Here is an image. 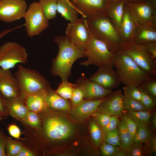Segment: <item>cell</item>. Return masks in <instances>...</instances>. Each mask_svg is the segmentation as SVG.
Listing matches in <instances>:
<instances>
[{"mask_svg": "<svg viewBox=\"0 0 156 156\" xmlns=\"http://www.w3.org/2000/svg\"><path fill=\"white\" fill-rule=\"evenodd\" d=\"M54 41L58 46L59 51L52 61L51 73L60 77L62 81L68 80L74 62L79 58L86 57L84 50L75 47L66 36H56Z\"/></svg>", "mask_w": 156, "mask_h": 156, "instance_id": "6da1fadb", "label": "cell"}, {"mask_svg": "<svg viewBox=\"0 0 156 156\" xmlns=\"http://www.w3.org/2000/svg\"><path fill=\"white\" fill-rule=\"evenodd\" d=\"M113 51V64L121 83L139 87L150 78L120 48Z\"/></svg>", "mask_w": 156, "mask_h": 156, "instance_id": "7a4b0ae2", "label": "cell"}, {"mask_svg": "<svg viewBox=\"0 0 156 156\" xmlns=\"http://www.w3.org/2000/svg\"><path fill=\"white\" fill-rule=\"evenodd\" d=\"M86 19L91 34L104 42L109 50L120 48L122 41L119 34L107 14Z\"/></svg>", "mask_w": 156, "mask_h": 156, "instance_id": "3957f363", "label": "cell"}, {"mask_svg": "<svg viewBox=\"0 0 156 156\" xmlns=\"http://www.w3.org/2000/svg\"><path fill=\"white\" fill-rule=\"evenodd\" d=\"M14 75L19 86L20 97L44 94L51 87L50 82L38 71L21 65H18Z\"/></svg>", "mask_w": 156, "mask_h": 156, "instance_id": "277c9868", "label": "cell"}, {"mask_svg": "<svg viewBox=\"0 0 156 156\" xmlns=\"http://www.w3.org/2000/svg\"><path fill=\"white\" fill-rule=\"evenodd\" d=\"M84 52L88 58L86 61L80 62V65L87 66L94 64L99 67L106 66L113 68V51L109 50L104 42L91 34Z\"/></svg>", "mask_w": 156, "mask_h": 156, "instance_id": "5b68a950", "label": "cell"}, {"mask_svg": "<svg viewBox=\"0 0 156 156\" xmlns=\"http://www.w3.org/2000/svg\"><path fill=\"white\" fill-rule=\"evenodd\" d=\"M120 48L150 77H156V61L144 44L133 40L122 42Z\"/></svg>", "mask_w": 156, "mask_h": 156, "instance_id": "8992f818", "label": "cell"}, {"mask_svg": "<svg viewBox=\"0 0 156 156\" xmlns=\"http://www.w3.org/2000/svg\"><path fill=\"white\" fill-rule=\"evenodd\" d=\"M28 57L26 49L20 44L6 42L0 47V67L8 70L13 68L17 64H26Z\"/></svg>", "mask_w": 156, "mask_h": 156, "instance_id": "52a82bcc", "label": "cell"}, {"mask_svg": "<svg viewBox=\"0 0 156 156\" xmlns=\"http://www.w3.org/2000/svg\"><path fill=\"white\" fill-rule=\"evenodd\" d=\"M24 18L25 20L24 25L29 37L40 34L49 26V20L39 2H34L30 5Z\"/></svg>", "mask_w": 156, "mask_h": 156, "instance_id": "ba28073f", "label": "cell"}, {"mask_svg": "<svg viewBox=\"0 0 156 156\" xmlns=\"http://www.w3.org/2000/svg\"><path fill=\"white\" fill-rule=\"evenodd\" d=\"M133 20L138 25L156 28V7L148 0L125 3Z\"/></svg>", "mask_w": 156, "mask_h": 156, "instance_id": "9c48e42d", "label": "cell"}, {"mask_svg": "<svg viewBox=\"0 0 156 156\" xmlns=\"http://www.w3.org/2000/svg\"><path fill=\"white\" fill-rule=\"evenodd\" d=\"M65 36L76 47L84 50L91 37L85 18L78 19L73 23H69L65 32Z\"/></svg>", "mask_w": 156, "mask_h": 156, "instance_id": "30bf717a", "label": "cell"}, {"mask_svg": "<svg viewBox=\"0 0 156 156\" xmlns=\"http://www.w3.org/2000/svg\"><path fill=\"white\" fill-rule=\"evenodd\" d=\"M82 17L92 18L107 14L109 0H68Z\"/></svg>", "mask_w": 156, "mask_h": 156, "instance_id": "8fae6325", "label": "cell"}, {"mask_svg": "<svg viewBox=\"0 0 156 156\" xmlns=\"http://www.w3.org/2000/svg\"><path fill=\"white\" fill-rule=\"evenodd\" d=\"M27 6L25 0H0V20L10 23L24 17Z\"/></svg>", "mask_w": 156, "mask_h": 156, "instance_id": "7c38bea8", "label": "cell"}, {"mask_svg": "<svg viewBox=\"0 0 156 156\" xmlns=\"http://www.w3.org/2000/svg\"><path fill=\"white\" fill-rule=\"evenodd\" d=\"M124 95L120 89L112 92L100 104L96 112L111 116L120 115L125 110Z\"/></svg>", "mask_w": 156, "mask_h": 156, "instance_id": "4fadbf2b", "label": "cell"}, {"mask_svg": "<svg viewBox=\"0 0 156 156\" xmlns=\"http://www.w3.org/2000/svg\"><path fill=\"white\" fill-rule=\"evenodd\" d=\"M89 79L108 90H112L121 83L116 71L109 66L99 67L97 71Z\"/></svg>", "mask_w": 156, "mask_h": 156, "instance_id": "5bb4252c", "label": "cell"}, {"mask_svg": "<svg viewBox=\"0 0 156 156\" xmlns=\"http://www.w3.org/2000/svg\"><path fill=\"white\" fill-rule=\"evenodd\" d=\"M83 91L84 98L87 100H99L107 97L112 90L103 88L95 82L85 77H82L76 81L75 84Z\"/></svg>", "mask_w": 156, "mask_h": 156, "instance_id": "9a60e30c", "label": "cell"}, {"mask_svg": "<svg viewBox=\"0 0 156 156\" xmlns=\"http://www.w3.org/2000/svg\"><path fill=\"white\" fill-rule=\"evenodd\" d=\"M0 92L7 99L20 95L18 81L10 69L0 68Z\"/></svg>", "mask_w": 156, "mask_h": 156, "instance_id": "2e32d148", "label": "cell"}, {"mask_svg": "<svg viewBox=\"0 0 156 156\" xmlns=\"http://www.w3.org/2000/svg\"><path fill=\"white\" fill-rule=\"evenodd\" d=\"M137 25L132 18L127 6L125 4L123 13L118 34L122 43L133 40Z\"/></svg>", "mask_w": 156, "mask_h": 156, "instance_id": "e0dca14e", "label": "cell"}, {"mask_svg": "<svg viewBox=\"0 0 156 156\" xmlns=\"http://www.w3.org/2000/svg\"><path fill=\"white\" fill-rule=\"evenodd\" d=\"M105 98L99 100H83L78 105L74 106L71 110L70 113L76 119H84L96 112L99 105Z\"/></svg>", "mask_w": 156, "mask_h": 156, "instance_id": "ac0fdd59", "label": "cell"}, {"mask_svg": "<svg viewBox=\"0 0 156 156\" xmlns=\"http://www.w3.org/2000/svg\"><path fill=\"white\" fill-rule=\"evenodd\" d=\"M4 102L9 115L19 122L25 118L29 110L20 96L5 98Z\"/></svg>", "mask_w": 156, "mask_h": 156, "instance_id": "d6986e66", "label": "cell"}, {"mask_svg": "<svg viewBox=\"0 0 156 156\" xmlns=\"http://www.w3.org/2000/svg\"><path fill=\"white\" fill-rule=\"evenodd\" d=\"M47 107L53 110L68 111L70 109L68 101L50 87L44 94Z\"/></svg>", "mask_w": 156, "mask_h": 156, "instance_id": "ffe728a7", "label": "cell"}, {"mask_svg": "<svg viewBox=\"0 0 156 156\" xmlns=\"http://www.w3.org/2000/svg\"><path fill=\"white\" fill-rule=\"evenodd\" d=\"M125 0H109L107 15L109 18L118 32L123 13Z\"/></svg>", "mask_w": 156, "mask_h": 156, "instance_id": "44dd1931", "label": "cell"}, {"mask_svg": "<svg viewBox=\"0 0 156 156\" xmlns=\"http://www.w3.org/2000/svg\"><path fill=\"white\" fill-rule=\"evenodd\" d=\"M133 40L144 45L149 42H156V28L146 25H137Z\"/></svg>", "mask_w": 156, "mask_h": 156, "instance_id": "7402d4cb", "label": "cell"}, {"mask_svg": "<svg viewBox=\"0 0 156 156\" xmlns=\"http://www.w3.org/2000/svg\"><path fill=\"white\" fill-rule=\"evenodd\" d=\"M29 110L38 113L47 107L43 94H38L20 97Z\"/></svg>", "mask_w": 156, "mask_h": 156, "instance_id": "603a6c76", "label": "cell"}, {"mask_svg": "<svg viewBox=\"0 0 156 156\" xmlns=\"http://www.w3.org/2000/svg\"><path fill=\"white\" fill-rule=\"evenodd\" d=\"M57 12L70 23L78 19L79 13L68 0H57Z\"/></svg>", "mask_w": 156, "mask_h": 156, "instance_id": "cb8c5ba5", "label": "cell"}, {"mask_svg": "<svg viewBox=\"0 0 156 156\" xmlns=\"http://www.w3.org/2000/svg\"><path fill=\"white\" fill-rule=\"evenodd\" d=\"M117 127L120 142V147L121 149L129 150L131 148L133 141L122 118L120 121L119 120Z\"/></svg>", "mask_w": 156, "mask_h": 156, "instance_id": "d4e9b609", "label": "cell"}, {"mask_svg": "<svg viewBox=\"0 0 156 156\" xmlns=\"http://www.w3.org/2000/svg\"><path fill=\"white\" fill-rule=\"evenodd\" d=\"M135 122L137 125L138 129L133 142L145 144L148 141L153 134L152 131V129L149 126V124Z\"/></svg>", "mask_w": 156, "mask_h": 156, "instance_id": "484cf974", "label": "cell"}, {"mask_svg": "<svg viewBox=\"0 0 156 156\" xmlns=\"http://www.w3.org/2000/svg\"><path fill=\"white\" fill-rule=\"evenodd\" d=\"M57 1V0H39V3L48 20L56 17Z\"/></svg>", "mask_w": 156, "mask_h": 156, "instance_id": "4316f807", "label": "cell"}, {"mask_svg": "<svg viewBox=\"0 0 156 156\" xmlns=\"http://www.w3.org/2000/svg\"><path fill=\"white\" fill-rule=\"evenodd\" d=\"M90 130L93 144L96 147L100 146L103 140L102 129L94 118L90 122Z\"/></svg>", "mask_w": 156, "mask_h": 156, "instance_id": "83f0119b", "label": "cell"}, {"mask_svg": "<svg viewBox=\"0 0 156 156\" xmlns=\"http://www.w3.org/2000/svg\"><path fill=\"white\" fill-rule=\"evenodd\" d=\"M124 109L131 112L148 111L142 102L129 95L124 94Z\"/></svg>", "mask_w": 156, "mask_h": 156, "instance_id": "f1b7e54d", "label": "cell"}, {"mask_svg": "<svg viewBox=\"0 0 156 156\" xmlns=\"http://www.w3.org/2000/svg\"><path fill=\"white\" fill-rule=\"evenodd\" d=\"M24 146L21 141L13 140L7 136L5 145L6 156H16Z\"/></svg>", "mask_w": 156, "mask_h": 156, "instance_id": "f546056e", "label": "cell"}, {"mask_svg": "<svg viewBox=\"0 0 156 156\" xmlns=\"http://www.w3.org/2000/svg\"><path fill=\"white\" fill-rule=\"evenodd\" d=\"M76 84L69 82L68 80L62 81L55 92L61 96L65 99H70Z\"/></svg>", "mask_w": 156, "mask_h": 156, "instance_id": "4dcf8cb0", "label": "cell"}, {"mask_svg": "<svg viewBox=\"0 0 156 156\" xmlns=\"http://www.w3.org/2000/svg\"><path fill=\"white\" fill-rule=\"evenodd\" d=\"M152 112L148 111L131 112L127 111L125 113L135 122L149 124Z\"/></svg>", "mask_w": 156, "mask_h": 156, "instance_id": "1f68e13d", "label": "cell"}, {"mask_svg": "<svg viewBox=\"0 0 156 156\" xmlns=\"http://www.w3.org/2000/svg\"><path fill=\"white\" fill-rule=\"evenodd\" d=\"M20 122L36 129H39L41 125V120L38 114L29 110L25 118Z\"/></svg>", "mask_w": 156, "mask_h": 156, "instance_id": "d6a6232c", "label": "cell"}, {"mask_svg": "<svg viewBox=\"0 0 156 156\" xmlns=\"http://www.w3.org/2000/svg\"><path fill=\"white\" fill-rule=\"evenodd\" d=\"M142 93L141 101L147 110L152 112L156 105V99L153 97L141 87H139Z\"/></svg>", "mask_w": 156, "mask_h": 156, "instance_id": "836d02e7", "label": "cell"}, {"mask_svg": "<svg viewBox=\"0 0 156 156\" xmlns=\"http://www.w3.org/2000/svg\"><path fill=\"white\" fill-rule=\"evenodd\" d=\"M103 140L108 144L120 146V142L118 127L108 132Z\"/></svg>", "mask_w": 156, "mask_h": 156, "instance_id": "e575fe53", "label": "cell"}, {"mask_svg": "<svg viewBox=\"0 0 156 156\" xmlns=\"http://www.w3.org/2000/svg\"><path fill=\"white\" fill-rule=\"evenodd\" d=\"M100 149L102 154L105 156H116L120 150V147L106 142L104 141L100 145Z\"/></svg>", "mask_w": 156, "mask_h": 156, "instance_id": "d590c367", "label": "cell"}, {"mask_svg": "<svg viewBox=\"0 0 156 156\" xmlns=\"http://www.w3.org/2000/svg\"><path fill=\"white\" fill-rule=\"evenodd\" d=\"M140 86L143 88L151 96L156 99V78L151 77Z\"/></svg>", "mask_w": 156, "mask_h": 156, "instance_id": "8d00e7d4", "label": "cell"}, {"mask_svg": "<svg viewBox=\"0 0 156 156\" xmlns=\"http://www.w3.org/2000/svg\"><path fill=\"white\" fill-rule=\"evenodd\" d=\"M124 94L130 96L141 101L142 93L139 87L134 86H125L123 87Z\"/></svg>", "mask_w": 156, "mask_h": 156, "instance_id": "74e56055", "label": "cell"}, {"mask_svg": "<svg viewBox=\"0 0 156 156\" xmlns=\"http://www.w3.org/2000/svg\"><path fill=\"white\" fill-rule=\"evenodd\" d=\"M144 146L143 150L144 156L151 155L156 152V137L153 133L148 141Z\"/></svg>", "mask_w": 156, "mask_h": 156, "instance_id": "f35d334b", "label": "cell"}, {"mask_svg": "<svg viewBox=\"0 0 156 156\" xmlns=\"http://www.w3.org/2000/svg\"><path fill=\"white\" fill-rule=\"evenodd\" d=\"M127 127L131 134L132 139L134 138L138 129V127L136 122L126 114L122 116Z\"/></svg>", "mask_w": 156, "mask_h": 156, "instance_id": "ab89813d", "label": "cell"}, {"mask_svg": "<svg viewBox=\"0 0 156 156\" xmlns=\"http://www.w3.org/2000/svg\"><path fill=\"white\" fill-rule=\"evenodd\" d=\"M84 95L83 92L76 85L70 99L73 105L74 106L78 105L84 100Z\"/></svg>", "mask_w": 156, "mask_h": 156, "instance_id": "60d3db41", "label": "cell"}, {"mask_svg": "<svg viewBox=\"0 0 156 156\" xmlns=\"http://www.w3.org/2000/svg\"><path fill=\"white\" fill-rule=\"evenodd\" d=\"M143 143L133 142L131 148L128 150V156H144Z\"/></svg>", "mask_w": 156, "mask_h": 156, "instance_id": "b9f144b4", "label": "cell"}, {"mask_svg": "<svg viewBox=\"0 0 156 156\" xmlns=\"http://www.w3.org/2000/svg\"><path fill=\"white\" fill-rule=\"evenodd\" d=\"M93 115L102 128L105 127L110 121L111 116L99 112H96Z\"/></svg>", "mask_w": 156, "mask_h": 156, "instance_id": "7bdbcfd3", "label": "cell"}, {"mask_svg": "<svg viewBox=\"0 0 156 156\" xmlns=\"http://www.w3.org/2000/svg\"><path fill=\"white\" fill-rule=\"evenodd\" d=\"M118 116L115 115L111 116L109 123L105 127L102 128L103 139L108 132L117 127L119 121Z\"/></svg>", "mask_w": 156, "mask_h": 156, "instance_id": "ee69618b", "label": "cell"}, {"mask_svg": "<svg viewBox=\"0 0 156 156\" xmlns=\"http://www.w3.org/2000/svg\"><path fill=\"white\" fill-rule=\"evenodd\" d=\"M8 131L11 136L18 140H21V131L19 128L16 125L13 124L10 125L8 127Z\"/></svg>", "mask_w": 156, "mask_h": 156, "instance_id": "f6af8a7d", "label": "cell"}, {"mask_svg": "<svg viewBox=\"0 0 156 156\" xmlns=\"http://www.w3.org/2000/svg\"><path fill=\"white\" fill-rule=\"evenodd\" d=\"M7 135L4 132L0 131V156H6L5 145L7 138Z\"/></svg>", "mask_w": 156, "mask_h": 156, "instance_id": "bcb514c9", "label": "cell"}, {"mask_svg": "<svg viewBox=\"0 0 156 156\" xmlns=\"http://www.w3.org/2000/svg\"><path fill=\"white\" fill-rule=\"evenodd\" d=\"M5 98L0 92V117L5 118L9 115L5 104Z\"/></svg>", "mask_w": 156, "mask_h": 156, "instance_id": "7dc6e473", "label": "cell"}, {"mask_svg": "<svg viewBox=\"0 0 156 156\" xmlns=\"http://www.w3.org/2000/svg\"><path fill=\"white\" fill-rule=\"evenodd\" d=\"M147 51L155 59H156V42H151L144 44Z\"/></svg>", "mask_w": 156, "mask_h": 156, "instance_id": "c3c4849f", "label": "cell"}, {"mask_svg": "<svg viewBox=\"0 0 156 156\" xmlns=\"http://www.w3.org/2000/svg\"><path fill=\"white\" fill-rule=\"evenodd\" d=\"M16 156H36L32 151L24 146Z\"/></svg>", "mask_w": 156, "mask_h": 156, "instance_id": "681fc988", "label": "cell"}, {"mask_svg": "<svg viewBox=\"0 0 156 156\" xmlns=\"http://www.w3.org/2000/svg\"><path fill=\"white\" fill-rule=\"evenodd\" d=\"M149 124L153 130H155L156 129V114L155 112L152 113L151 117Z\"/></svg>", "mask_w": 156, "mask_h": 156, "instance_id": "f907efd6", "label": "cell"}, {"mask_svg": "<svg viewBox=\"0 0 156 156\" xmlns=\"http://www.w3.org/2000/svg\"><path fill=\"white\" fill-rule=\"evenodd\" d=\"M24 25H21L19 26H17L16 27L13 28L12 29H7L4 30L3 31L0 32V39L5 35L7 34L8 33L10 32L13 30L19 28L22 26H23Z\"/></svg>", "mask_w": 156, "mask_h": 156, "instance_id": "816d5d0a", "label": "cell"}, {"mask_svg": "<svg viewBox=\"0 0 156 156\" xmlns=\"http://www.w3.org/2000/svg\"><path fill=\"white\" fill-rule=\"evenodd\" d=\"M128 150L121 148L116 156H128Z\"/></svg>", "mask_w": 156, "mask_h": 156, "instance_id": "f5cc1de1", "label": "cell"}, {"mask_svg": "<svg viewBox=\"0 0 156 156\" xmlns=\"http://www.w3.org/2000/svg\"><path fill=\"white\" fill-rule=\"evenodd\" d=\"M126 2H139L145 0H125Z\"/></svg>", "mask_w": 156, "mask_h": 156, "instance_id": "db71d44e", "label": "cell"}, {"mask_svg": "<svg viewBox=\"0 0 156 156\" xmlns=\"http://www.w3.org/2000/svg\"><path fill=\"white\" fill-rule=\"evenodd\" d=\"M152 5L156 7V0H148Z\"/></svg>", "mask_w": 156, "mask_h": 156, "instance_id": "11a10c76", "label": "cell"}, {"mask_svg": "<svg viewBox=\"0 0 156 156\" xmlns=\"http://www.w3.org/2000/svg\"><path fill=\"white\" fill-rule=\"evenodd\" d=\"M4 118L2 117H0V122L3 120Z\"/></svg>", "mask_w": 156, "mask_h": 156, "instance_id": "9f6ffc18", "label": "cell"}]
</instances>
